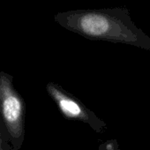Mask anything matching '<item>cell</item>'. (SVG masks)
Segmentation results:
<instances>
[{
    "label": "cell",
    "instance_id": "cell-1",
    "mask_svg": "<svg viewBox=\"0 0 150 150\" xmlns=\"http://www.w3.org/2000/svg\"><path fill=\"white\" fill-rule=\"evenodd\" d=\"M54 21L90 40L125 43L150 51V37L135 25L130 11L124 7L59 12Z\"/></svg>",
    "mask_w": 150,
    "mask_h": 150
},
{
    "label": "cell",
    "instance_id": "cell-2",
    "mask_svg": "<svg viewBox=\"0 0 150 150\" xmlns=\"http://www.w3.org/2000/svg\"><path fill=\"white\" fill-rule=\"evenodd\" d=\"M24 99L16 90L12 75L0 71V118L13 150H21L25 139Z\"/></svg>",
    "mask_w": 150,
    "mask_h": 150
},
{
    "label": "cell",
    "instance_id": "cell-3",
    "mask_svg": "<svg viewBox=\"0 0 150 150\" xmlns=\"http://www.w3.org/2000/svg\"><path fill=\"white\" fill-rule=\"evenodd\" d=\"M46 89L64 117L88 124L97 132H103L106 130L104 122L85 107L80 100L68 94L60 86L54 82H49Z\"/></svg>",
    "mask_w": 150,
    "mask_h": 150
},
{
    "label": "cell",
    "instance_id": "cell-4",
    "mask_svg": "<svg viewBox=\"0 0 150 150\" xmlns=\"http://www.w3.org/2000/svg\"><path fill=\"white\" fill-rule=\"evenodd\" d=\"M0 150H13L1 118H0Z\"/></svg>",
    "mask_w": 150,
    "mask_h": 150
},
{
    "label": "cell",
    "instance_id": "cell-5",
    "mask_svg": "<svg viewBox=\"0 0 150 150\" xmlns=\"http://www.w3.org/2000/svg\"><path fill=\"white\" fill-rule=\"evenodd\" d=\"M100 150H117L116 148V143L113 142H105L100 146Z\"/></svg>",
    "mask_w": 150,
    "mask_h": 150
}]
</instances>
